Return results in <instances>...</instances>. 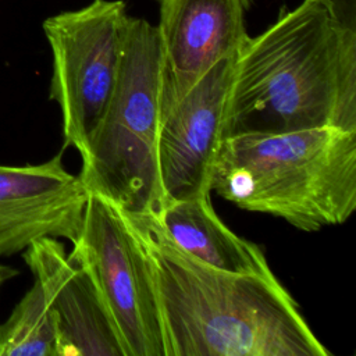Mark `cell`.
Returning <instances> with one entry per match:
<instances>
[{
  "instance_id": "cell-9",
  "label": "cell",
  "mask_w": 356,
  "mask_h": 356,
  "mask_svg": "<svg viewBox=\"0 0 356 356\" xmlns=\"http://www.w3.org/2000/svg\"><path fill=\"white\" fill-rule=\"evenodd\" d=\"M88 191L61 153L40 164L0 165V257L42 238L78 239Z\"/></svg>"
},
{
  "instance_id": "cell-1",
  "label": "cell",
  "mask_w": 356,
  "mask_h": 356,
  "mask_svg": "<svg viewBox=\"0 0 356 356\" xmlns=\"http://www.w3.org/2000/svg\"><path fill=\"white\" fill-rule=\"evenodd\" d=\"M124 217L153 280L165 356L331 355L274 274L211 268L181 252L152 214Z\"/></svg>"
},
{
  "instance_id": "cell-12",
  "label": "cell",
  "mask_w": 356,
  "mask_h": 356,
  "mask_svg": "<svg viewBox=\"0 0 356 356\" xmlns=\"http://www.w3.org/2000/svg\"><path fill=\"white\" fill-rule=\"evenodd\" d=\"M0 356H58L54 323L35 281L0 323Z\"/></svg>"
},
{
  "instance_id": "cell-11",
  "label": "cell",
  "mask_w": 356,
  "mask_h": 356,
  "mask_svg": "<svg viewBox=\"0 0 356 356\" xmlns=\"http://www.w3.org/2000/svg\"><path fill=\"white\" fill-rule=\"evenodd\" d=\"M153 217L181 252L204 266L236 274H273L260 246L239 238L220 220L210 195L165 204Z\"/></svg>"
},
{
  "instance_id": "cell-13",
  "label": "cell",
  "mask_w": 356,
  "mask_h": 356,
  "mask_svg": "<svg viewBox=\"0 0 356 356\" xmlns=\"http://www.w3.org/2000/svg\"><path fill=\"white\" fill-rule=\"evenodd\" d=\"M342 28L356 31V0H316Z\"/></svg>"
},
{
  "instance_id": "cell-8",
  "label": "cell",
  "mask_w": 356,
  "mask_h": 356,
  "mask_svg": "<svg viewBox=\"0 0 356 356\" xmlns=\"http://www.w3.org/2000/svg\"><path fill=\"white\" fill-rule=\"evenodd\" d=\"M51 314L58 356H125L100 291L81 257L57 238L24 250Z\"/></svg>"
},
{
  "instance_id": "cell-6",
  "label": "cell",
  "mask_w": 356,
  "mask_h": 356,
  "mask_svg": "<svg viewBox=\"0 0 356 356\" xmlns=\"http://www.w3.org/2000/svg\"><path fill=\"white\" fill-rule=\"evenodd\" d=\"M72 250L90 271L125 356H165L153 280L142 246L114 204L89 193Z\"/></svg>"
},
{
  "instance_id": "cell-10",
  "label": "cell",
  "mask_w": 356,
  "mask_h": 356,
  "mask_svg": "<svg viewBox=\"0 0 356 356\" xmlns=\"http://www.w3.org/2000/svg\"><path fill=\"white\" fill-rule=\"evenodd\" d=\"M249 4L250 0H161V115L211 65L241 51L250 38L245 25Z\"/></svg>"
},
{
  "instance_id": "cell-7",
  "label": "cell",
  "mask_w": 356,
  "mask_h": 356,
  "mask_svg": "<svg viewBox=\"0 0 356 356\" xmlns=\"http://www.w3.org/2000/svg\"><path fill=\"white\" fill-rule=\"evenodd\" d=\"M236 56L211 65L161 115L157 172L163 206L211 193V171L224 139V114Z\"/></svg>"
},
{
  "instance_id": "cell-4",
  "label": "cell",
  "mask_w": 356,
  "mask_h": 356,
  "mask_svg": "<svg viewBox=\"0 0 356 356\" xmlns=\"http://www.w3.org/2000/svg\"><path fill=\"white\" fill-rule=\"evenodd\" d=\"M163 79L157 26L127 15L117 83L79 172L88 193L124 214L157 216L163 207L157 172Z\"/></svg>"
},
{
  "instance_id": "cell-5",
  "label": "cell",
  "mask_w": 356,
  "mask_h": 356,
  "mask_svg": "<svg viewBox=\"0 0 356 356\" xmlns=\"http://www.w3.org/2000/svg\"><path fill=\"white\" fill-rule=\"evenodd\" d=\"M127 15L121 0H93L43 22L53 56L50 99L61 111L65 146L75 147L81 157L89 149L117 83Z\"/></svg>"
},
{
  "instance_id": "cell-2",
  "label": "cell",
  "mask_w": 356,
  "mask_h": 356,
  "mask_svg": "<svg viewBox=\"0 0 356 356\" xmlns=\"http://www.w3.org/2000/svg\"><path fill=\"white\" fill-rule=\"evenodd\" d=\"M323 127L356 132V31L303 0L238 53L222 134Z\"/></svg>"
},
{
  "instance_id": "cell-14",
  "label": "cell",
  "mask_w": 356,
  "mask_h": 356,
  "mask_svg": "<svg viewBox=\"0 0 356 356\" xmlns=\"http://www.w3.org/2000/svg\"><path fill=\"white\" fill-rule=\"evenodd\" d=\"M18 274V270L10 267V266H6V264H1L0 263V289L1 286L10 281L13 277H15Z\"/></svg>"
},
{
  "instance_id": "cell-3",
  "label": "cell",
  "mask_w": 356,
  "mask_h": 356,
  "mask_svg": "<svg viewBox=\"0 0 356 356\" xmlns=\"http://www.w3.org/2000/svg\"><path fill=\"white\" fill-rule=\"evenodd\" d=\"M210 191L300 231L343 224L356 209V132L323 127L224 138Z\"/></svg>"
}]
</instances>
